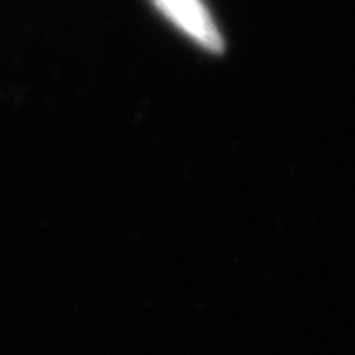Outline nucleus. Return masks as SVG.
I'll use <instances>...</instances> for the list:
<instances>
[{
	"label": "nucleus",
	"instance_id": "obj_1",
	"mask_svg": "<svg viewBox=\"0 0 355 355\" xmlns=\"http://www.w3.org/2000/svg\"><path fill=\"white\" fill-rule=\"evenodd\" d=\"M155 5L182 33H187L210 52H218L223 47L220 33L201 0H155Z\"/></svg>",
	"mask_w": 355,
	"mask_h": 355
}]
</instances>
